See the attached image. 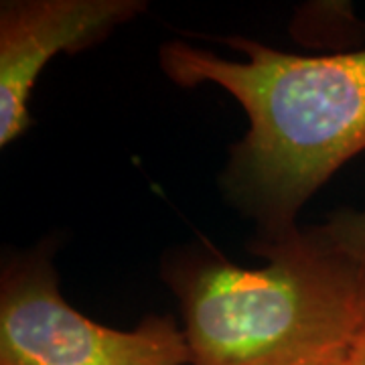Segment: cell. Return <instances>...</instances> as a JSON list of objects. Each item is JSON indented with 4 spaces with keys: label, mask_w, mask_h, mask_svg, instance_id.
Segmentation results:
<instances>
[{
    "label": "cell",
    "mask_w": 365,
    "mask_h": 365,
    "mask_svg": "<svg viewBox=\"0 0 365 365\" xmlns=\"http://www.w3.org/2000/svg\"><path fill=\"white\" fill-rule=\"evenodd\" d=\"M248 55L230 61L182 41L160 47V67L182 88L217 83L246 110L223 189L258 223L260 240L294 234L304 203L365 150V49L294 55L258 41H227Z\"/></svg>",
    "instance_id": "cell-1"
},
{
    "label": "cell",
    "mask_w": 365,
    "mask_h": 365,
    "mask_svg": "<svg viewBox=\"0 0 365 365\" xmlns=\"http://www.w3.org/2000/svg\"><path fill=\"white\" fill-rule=\"evenodd\" d=\"M140 0H11L0 9V146L31 124L29 98L57 53L104 41L144 11Z\"/></svg>",
    "instance_id": "cell-4"
},
{
    "label": "cell",
    "mask_w": 365,
    "mask_h": 365,
    "mask_svg": "<svg viewBox=\"0 0 365 365\" xmlns=\"http://www.w3.org/2000/svg\"><path fill=\"white\" fill-rule=\"evenodd\" d=\"M262 268L191 256L165 268L191 365H341L365 323V213L264 242Z\"/></svg>",
    "instance_id": "cell-2"
},
{
    "label": "cell",
    "mask_w": 365,
    "mask_h": 365,
    "mask_svg": "<svg viewBox=\"0 0 365 365\" xmlns=\"http://www.w3.org/2000/svg\"><path fill=\"white\" fill-rule=\"evenodd\" d=\"M191 365L175 321L146 317L134 331L93 323L66 302L43 254L4 264L0 282V365Z\"/></svg>",
    "instance_id": "cell-3"
},
{
    "label": "cell",
    "mask_w": 365,
    "mask_h": 365,
    "mask_svg": "<svg viewBox=\"0 0 365 365\" xmlns=\"http://www.w3.org/2000/svg\"><path fill=\"white\" fill-rule=\"evenodd\" d=\"M341 365H365V323L359 329V333L355 335L351 347Z\"/></svg>",
    "instance_id": "cell-5"
}]
</instances>
